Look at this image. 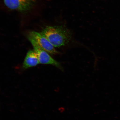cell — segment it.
Listing matches in <instances>:
<instances>
[{"label":"cell","instance_id":"cell-4","mask_svg":"<svg viewBox=\"0 0 120 120\" xmlns=\"http://www.w3.org/2000/svg\"><path fill=\"white\" fill-rule=\"evenodd\" d=\"M5 5L11 10L20 11H28L32 8L35 0H3Z\"/></svg>","mask_w":120,"mask_h":120},{"label":"cell","instance_id":"cell-1","mask_svg":"<svg viewBox=\"0 0 120 120\" xmlns=\"http://www.w3.org/2000/svg\"><path fill=\"white\" fill-rule=\"evenodd\" d=\"M41 33L54 47L65 45L71 38L70 31L62 26H47Z\"/></svg>","mask_w":120,"mask_h":120},{"label":"cell","instance_id":"cell-5","mask_svg":"<svg viewBox=\"0 0 120 120\" xmlns=\"http://www.w3.org/2000/svg\"><path fill=\"white\" fill-rule=\"evenodd\" d=\"M40 64L38 56L34 50L28 52L24 61L23 67L24 68L35 66Z\"/></svg>","mask_w":120,"mask_h":120},{"label":"cell","instance_id":"cell-2","mask_svg":"<svg viewBox=\"0 0 120 120\" xmlns=\"http://www.w3.org/2000/svg\"><path fill=\"white\" fill-rule=\"evenodd\" d=\"M28 38L33 40L45 51L52 54L58 53L54 47L47 38L41 33L34 31H30L27 34Z\"/></svg>","mask_w":120,"mask_h":120},{"label":"cell","instance_id":"cell-3","mask_svg":"<svg viewBox=\"0 0 120 120\" xmlns=\"http://www.w3.org/2000/svg\"><path fill=\"white\" fill-rule=\"evenodd\" d=\"M30 42L38 56L40 63L42 64H50L55 66L60 69H63L59 62L52 58L47 52L39 45L36 42L30 38H28Z\"/></svg>","mask_w":120,"mask_h":120}]
</instances>
